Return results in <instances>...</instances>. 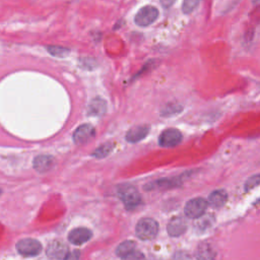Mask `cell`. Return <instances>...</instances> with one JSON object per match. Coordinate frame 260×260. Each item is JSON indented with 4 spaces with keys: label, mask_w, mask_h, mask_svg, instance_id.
<instances>
[{
    "label": "cell",
    "mask_w": 260,
    "mask_h": 260,
    "mask_svg": "<svg viewBox=\"0 0 260 260\" xmlns=\"http://www.w3.org/2000/svg\"><path fill=\"white\" fill-rule=\"evenodd\" d=\"M95 135V128L91 124H83L79 126L74 134H73V140L75 143H84L94 137Z\"/></svg>",
    "instance_id": "10"
},
{
    "label": "cell",
    "mask_w": 260,
    "mask_h": 260,
    "mask_svg": "<svg viewBox=\"0 0 260 260\" xmlns=\"http://www.w3.org/2000/svg\"><path fill=\"white\" fill-rule=\"evenodd\" d=\"M118 196L125 204V206L129 209L137 206L141 200L137 189L128 184L122 185L118 188Z\"/></svg>",
    "instance_id": "3"
},
{
    "label": "cell",
    "mask_w": 260,
    "mask_h": 260,
    "mask_svg": "<svg viewBox=\"0 0 260 260\" xmlns=\"http://www.w3.org/2000/svg\"><path fill=\"white\" fill-rule=\"evenodd\" d=\"M160 3L164 9H170L175 5L176 0H160Z\"/></svg>",
    "instance_id": "25"
},
{
    "label": "cell",
    "mask_w": 260,
    "mask_h": 260,
    "mask_svg": "<svg viewBox=\"0 0 260 260\" xmlns=\"http://www.w3.org/2000/svg\"><path fill=\"white\" fill-rule=\"evenodd\" d=\"M47 51L49 54H51L54 57L57 58H65L69 55L70 50L66 47H62V46H56V45H50L46 47Z\"/></svg>",
    "instance_id": "16"
},
{
    "label": "cell",
    "mask_w": 260,
    "mask_h": 260,
    "mask_svg": "<svg viewBox=\"0 0 260 260\" xmlns=\"http://www.w3.org/2000/svg\"><path fill=\"white\" fill-rule=\"evenodd\" d=\"M136 247V244L135 242L133 241H125L123 242L122 244H120L117 249H116V254L119 256V257H125L126 255H128L129 253L133 252L134 249Z\"/></svg>",
    "instance_id": "17"
},
{
    "label": "cell",
    "mask_w": 260,
    "mask_h": 260,
    "mask_svg": "<svg viewBox=\"0 0 260 260\" xmlns=\"http://www.w3.org/2000/svg\"><path fill=\"white\" fill-rule=\"evenodd\" d=\"M78 65L84 70H94L98 67V62L94 58L82 57L78 60Z\"/></svg>",
    "instance_id": "18"
},
{
    "label": "cell",
    "mask_w": 260,
    "mask_h": 260,
    "mask_svg": "<svg viewBox=\"0 0 260 260\" xmlns=\"http://www.w3.org/2000/svg\"><path fill=\"white\" fill-rule=\"evenodd\" d=\"M195 257L197 260H215L216 251L209 243H201L196 249Z\"/></svg>",
    "instance_id": "12"
},
{
    "label": "cell",
    "mask_w": 260,
    "mask_h": 260,
    "mask_svg": "<svg viewBox=\"0 0 260 260\" xmlns=\"http://www.w3.org/2000/svg\"><path fill=\"white\" fill-rule=\"evenodd\" d=\"M136 236L143 241H148L153 239L159 232L158 223L149 218H145L140 220L135 228Z\"/></svg>",
    "instance_id": "1"
},
{
    "label": "cell",
    "mask_w": 260,
    "mask_h": 260,
    "mask_svg": "<svg viewBox=\"0 0 260 260\" xmlns=\"http://www.w3.org/2000/svg\"><path fill=\"white\" fill-rule=\"evenodd\" d=\"M122 260H145L144 255L139 251H133L122 258Z\"/></svg>",
    "instance_id": "22"
},
{
    "label": "cell",
    "mask_w": 260,
    "mask_h": 260,
    "mask_svg": "<svg viewBox=\"0 0 260 260\" xmlns=\"http://www.w3.org/2000/svg\"><path fill=\"white\" fill-rule=\"evenodd\" d=\"M228 200V194L225 190H216L209 196V204L215 209H220L226 204Z\"/></svg>",
    "instance_id": "13"
},
{
    "label": "cell",
    "mask_w": 260,
    "mask_h": 260,
    "mask_svg": "<svg viewBox=\"0 0 260 260\" xmlns=\"http://www.w3.org/2000/svg\"><path fill=\"white\" fill-rule=\"evenodd\" d=\"M112 148H113L112 143H105V144L101 145L99 148H97L96 151L93 153V155L98 158V159L105 158L112 151Z\"/></svg>",
    "instance_id": "20"
},
{
    "label": "cell",
    "mask_w": 260,
    "mask_h": 260,
    "mask_svg": "<svg viewBox=\"0 0 260 260\" xmlns=\"http://www.w3.org/2000/svg\"><path fill=\"white\" fill-rule=\"evenodd\" d=\"M200 3V0H183L182 4V12L185 15H190L191 13H193L198 5Z\"/></svg>",
    "instance_id": "19"
},
{
    "label": "cell",
    "mask_w": 260,
    "mask_h": 260,
    "mask_svg": "<svg viewBox=\"0 0 260 260\" xmlns=\"http://www.w3.org/2000/svg\"><path fill=\"white\" fill-rule=\"evenodd\" d=\"M149 132V127L146 125H139L131 128L127 134H126V139L128 142H138L142 140Z\"/></svg>",
    "instance_id": "11"
},
{
    "label": "cell",
    "mask_w": 260,
    "mask_h": 260,
    "mask_svg": "<svg viewBox=\"0 0 260 260\" xmlns=\"http://www.w3.org/2000/svg\"><path fill=\"white\" fill-rule=\"evenodd\" d=\"M207 206L209 201L201 197H197L189 200L186 203L184 212L189 219H199L204 215V213L207 210Z\"/></svg>",
    "instance_id": "4"
},
{
    "label": "cell",
    "mask_w": 260,
    "mask_h": 260,
    "mask_svg": "<svg viewBox=\"0 0 260 260\" xmlns=\"http://www.w3.org/2000/svg\"><path fill=\"white\" fill-rule=\"evenodd\" d=\"M174 260H191V256L186 252L180 251L174 255Z\"/></svg>",
    "instance_id": "23"
},
{
    "label": "cell",
    "mask_w": 260,
    "mask_h": 260,
    "mask_svg": "<svg viewBox=\"0 0 260 260\" xmlns=\"http://www.w3.org/2000/svg\"><path fill=\"white\" fill-rule=\"evenodd\" d=\"M252 2L255 4V3H260V0H252Z\"/></svg>",
    "instance_id": "26"
},
{
    "label": "cell",
    "mask_w": 260,
    "mask_h": 260,
    "mask_svg": "<svg viewBox=\"0 0 260 260\" xmlns=\"http://www.w3.org/2000/svg\"><path fill=\"white\" fill-rule=\"evenodd\" d=\"M107 109L106 102L101 98H95L89 105V115L102 116Z\"/></svg>",
    "instance_id": "15"
},
{
    "label": "cell",
    "mask_w": 260,
    "mask_h": 260,
    "mask_svg": "<svg viewBox=\"0 0 260 260\" xmlns=\"http://www.w3.org/2000/svg\"><path fill=\"white\" fill-rule=\"evenodd\" d=\"M92 238V231L86 228H76L68 235V240L74 245H81Z\"/></svg>",
    "instance_id": "9"
},
{
    "label": "cell",
    "mask_w": 260,
    "mask_h": 260,
    "mask_svg": "<svg viewBox=\"0 0 260 260\" xmlns=\"http://www.w3.org/2000/svg\"><path fill=\"white\" fill-rule=\"evenodd\" d=\"M17 249L24 256H36L42 250V245L35 239H23L18 242Z\"/></svg>",
    "instance_id": "5"
},
{
    "label": "cell",
    "mask_w": 260,
    "mask_h": 260,
    "mask_svg": "<svg viewBox=\"0 0 260 260\" xmlns=\"http://www.w3.org/2000/svg\"><path fill=\"white\" fill-rule=\"evenodd\" d=\"M68 253V247L59 240L52 241L47 248V255L52 259H65Z\"/></svg>",
    "instance_id": "7"
},
{
    "label": "cell",
    "mask_w": 260,
    "mask_h": 260,
    "mask_svg": "<svg viewBox=\"0 0 260 260\" xmlns=\"http://www.w3.org/2000/svg\"><path fill=\"white\" fill-rule=\"evenodd\" d=\"M80 257V253L78 250H75L73 252L68 253V255L65 257L64 260H79Z\"/></svg>",
    "instance_id": "24"
},
{
    "label": "cell",
    "mask_w": 260,
    "mask_h": 260,
    "mask_svg": "<svg viewBox=\"0 0 260 260\" xmlns=\"http://www.w3.org/2000/svg\"><path fill=\"white\" fill-rule=\"evenodd\" d=\"M186 229H187V223H186L185 219L182 217L173 218L167 226L168 233L172 237L181 236L182 234L185 233Z\"/></svg>",
    "instance_id": "8"
},
{
    "label": "cell",
    "mask_w": 260,
    "mask_h": 260,
    "mask_svg": "<svg viewBox=\"0 0 260 260\" xmlns=\"http://www.w3.org/2000/svg\"><path fill=\"white\" fill-rule=\"evenodd\" d=\"M53 164L54 160L50 155H39L34 161V167L40 173L49 171L53 167Z\"/></svg>",
    "instance_id": "14"
},
{
    "label": "cell",
    "mask_w": 260,
    "mask_h": 260,
    "mask_svg": "<svg viewBox=\"0 0 260 260\" xmlns=\"http://www.w3.org/2000/svg\"><path fill=\"white\" fill-rule=\"evenodd\" d=\"M258 185H260V174L253 175L249 179H247V181L245 183V190L249 191Z\"/></svg>",
    "instance_id": "21"
},
{
    "label": "cell",
    "mask_w": 260,
    "mask_h": 260,
    "mask_svg": "<svg viewBox=\"0 0 260 260\" xmlns=\"http://www.w3.org/2000/svg\"><path fill=\"white\" fill-rule=\"evenodd\" d=\"M159 10L152 6H146L141 8L134 17V23L136 26L145 28L153 24L159 18Z\"/></svg>",
    "instance_id": "2"
},
{
    "label": "cell",
    "mask_w": 260,
    "mask_h": 260,
    "mask_svg": "<svg viewBox=\"0 0 260 260\" xmlns=\"http://www.w3.org/2000/svg\"><path fill=\"white\" fill-rule=\"evenodd\" d=\"M182 140V134L178 129L170 128L162 132L159 138V143L163 147H173L179 144Z\"/></svg>",
    "instance_id": "6"
}]
</instances>
